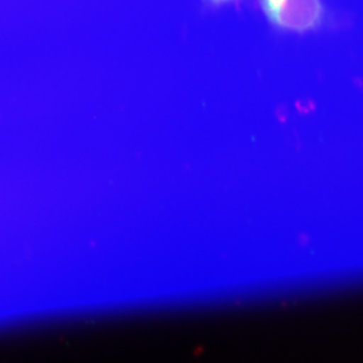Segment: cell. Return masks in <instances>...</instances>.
Wrapping results in <instances>:
<instances>
[{"instance_id": "6da1fadb", "label": "cell", "mask_w": 363, "mask_h": 363, "mask_svg": "<svg viewBox=\"0 0 363 363\" xmlns=\"http://www.w3.org/2000/svg\"><path fill=\"white\" fill-rule=\"evenodd\" d=\"M259 4L268 21L283 31H315L325 21L322 0H259Z\"/></svg>"}, {"instance_id": "7a4b0ae2", "label": "cell", "mask_w": 363, "mask_h": 363, "mask_svg": "<svg viewBox=\"0 0 363 363\" xmlns=\"http://www.w3.org/2000/svg\"><path fill=\"white\" fill-rule=\"evenodd\" d=\"M206 1L213 4V5H222V4L229 3L231 0H206Z\"/></svg>"}]
</instances>
